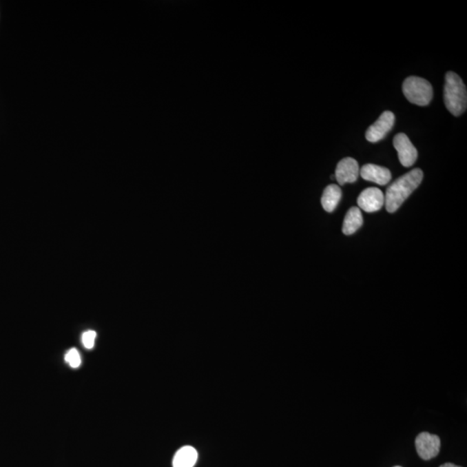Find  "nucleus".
Returning a JSON list of instances; mask_svg holds the SVG:
<instances>
[{
    "instance_id": "nucleus-1",
    "label": "nucleus",
    "mask_w": 467,
    "mask_h": 467,
    "mask_svg": "<svg viewBox=\"0 0 467 467\" xmlns=\"http://www.w3.org/2000/svg\"><path fill=\"white\" fill-rule=\"evenodd\" d=\"M423 178L421 169H414L388 186L384 196L386 209L394 213L401 207L406 199L418 187Z\"/></svg>"
},
{
    "instance_id": "nucleus-2",
    "label": "nucleus",
    "mask_w": 467,
    "mask_h": 467,
    "mask_svg": "<svg viewBox=\"0 0 467 467\" xmlns=\"http://www.w3.org/2000/svg\"><path fill=\"white\" fill-rule=\"evenodd\" d=\"M444 103L448 110L455 116H459L466 110V87L461 78L451 71L446 74Z\"/></svg>"
},
{
    "instance_id": "nucleus-3",
    "label": "nucleus",
    "mask_w": 467,
    "mask_h": 467,
    "mask_svg": "<svg viewBox=\"0 0 467 467\" xmlns=\"http://www.w3.org/2000/svg\"><path fill=\"white\" fill-rule=\"evenodd\" d=\"M402 90L409 103L418 106H426L434 96L430 83L418 76L408 77L402 85Z\"/></svg>"
},
{
    "instance_id": "nucleus-4",
    "label": "nucleus",
    "mask_w": 467,
    "mask_h": 467,
    "mask_svg": "<svg viewBox=\"0 0 467 467\" xmlns=\"http://www.w3.org/2000/svg\"><path fill=\"white\" fill-rule=\"evenodd\" d=\"M415 448L419 458L424 460L434 459L441 450V439L429 433H421L415 439Z\"/></svg>"
},
{
    "instance_id": "nucleus-5",
    "label": "nucleus",
    "mask_w": 467,
    "mask_h": 467,
    "mask_svg": "<svg viewBox=\"0 0 467 467\" xmlns=\"http://www.w3.org/2000/svg\"><path fill=\"white\" fill-rule=\"evenodd\" d=\"M395 120V114L392 112H384L378 118V120L368 128L365 138L371 143H377V142L380 141L394 127Z\"/></svg>"
},
{
    "instance_id": "nucleus-6",
    "label": "nucleus",
    "mask_w": 467,
    "mask_h": 467,
    "mask_svg": "<svg viewBox=\"0 0 467 467\" xmlns=\"http://www.w3.org/2000/svg\"><path fill=\"white\" fill-rule=\"evenodd\" d=\"M395 150L398 152L399 160L404 167H411L417 160L418 152L414 145L411 143L407 135L398 134L393 140Z\"/></svg>"
},
{
    "instance_id": "nucleus-7",
    "label": "nucleus",
    "mask_w": 467,
    "mask_h": 467,
    "mask_svg": "<svg viewBox=\"0 0 467 467\" xmlns=\"http://www.w3.org/2000/svg\"><path fill=\"white\" fill-rule=\"evenodd\" d=\"M384 193L377 188L365 189L357 198V205L368 213L378 211L384 205Z\"/></svg>"
},
{
    "instance_id": "nucleus-8",
    "label": "nucleus",
    "mask_w": 467,
    "mask_h": 467,
    "mask_svg": "<svg viewBox=\"0 0 467 467\" xmlns=\"http://www.w3.org/2000/svg\"><path fill=\"white\" fill-rule=\"evenodd\" d=\"M360 176V167L356 160L345 158L338 164L335 178L340 185L354 183Z\"/></svg>"
},
{
    "instance_id": "nucleus-9",
    "label": "nucleus",
    "mask_w": 467,
    "mask_h": 467,
    "mask_svg": "<svg viewBox=\"0 0 467 467\" xmlns=\"http://www.w3.org/2000/svg\"><path fill=\"white\" fill-rule=\"evenodd\" d=\"M364 180L374 182L379 185H385L391 180V172L388 169L373 164L364 165L360 172Z\"/></svg>"
},
{
    "instance_id": "nucleus-10",
    "label": "nucleus",
    "mask_w": 467,
    "mask_h": 467,
    "mask_svg": "<svg viewBox=\"0 0 467 467\" xmlns=\"http://www.w3.org/2000/svg\"><path fill=\"white\" fill-rule=\"evenodd\" d=\"M198 458L197 450L191 446H185L175 453L172 466L174 467H193L197 463Z\"/></svg>"
},
{
    "instance_id": "nucleus-11",
    "label": "nucleus",
    "mask_w": 467,
    "mask_h": 467,
    "mask_svg": "<svg viewBox=\"0 0 467 467\" xmlns=\"http://www.w3.org/2000/svg\"><path fill=\"white\" fill-rule=\"evenodd\" d=\"M342 197V191L340 186L337 185H328L324 189L322 198H321V204H322L324 211L327 212H333L337 208Z\"/></svg>"
},
{
    "instance_id": "nucleus-12",
    "label": "nucleus",
    "mask_w": 467,
    "mask_h": 467,
    "mask_svg": "<svg viewBox=\"0 0 467 467\" xmlns=\"http://www.w3.org/2000/svg\"><path fill=\"white\" fill-rule=\"evenodd\" d=\"M363 222V216H362L360 208H351L345 216L342 230H343L344 235H353L358 229L361 228Z\"/></svg>"
},
{
    "instance_id": "nucleus-13",
    "label": "nucleus",
    "mask_w": 467,
    "mask_h": 467,
    "mask_svg": "<svg viewBox=\"0 0 467 467\" xmlns=\"http://www.w3.org/2000/svg\"><path fill=\"white\" fill-rule=\"evenodd\" d=\"M65 361L68 364L70 365L72 368L79 367L81 364H82V360H81V356L76 349H70L69 351L65 355Z\"/></svg>"
},
{
    "instance_id": "nucleus-14",
    "label": "nucleus",
    "mask_w": 467,
    "mask_h": 467,
    "mask_svg": "<svg viewBox=\"0 0 467 467\" xmlns=\"http://www.w3.org/2000/svg\"><path fill=\"white\" fill-rule=\"evenodd\" d=\"M96 333L94 331H87L83 334L82 341L84 347L87 349H92L94 346V342H96Z\"/></svg>"
},
{
    "instance_id": "nucleus-15",
    "label": "nucleus",
    "mask_w": 467,
    "mask_h": 467,
    "mask_svg": "<svg viewBox=\"0 0 467 467\" xmlns=\"http://www.w3.org/2000/svg\"><path fill=\"white\" fill-rule=\"evenodd\" d=\"M439 467H462V466L455 465V464L453 463H446L443 464V465L439 466Z\"/></svg>"
},
{
    "instance_id": "nucleus-16",
    "label": "nucleus",
    "mask_w": 467,
    "mask_h": 467,
    "mask_svg": "<svg viewBox=\"0 0 467 467\" xmlns=\"http://www.w3.org/2000/svg\"><path fill=\"white\" fill-rule=\"evenodd\" d=\"M395 467H402V466H395Z\"/></svg>"
}]
</instances>
